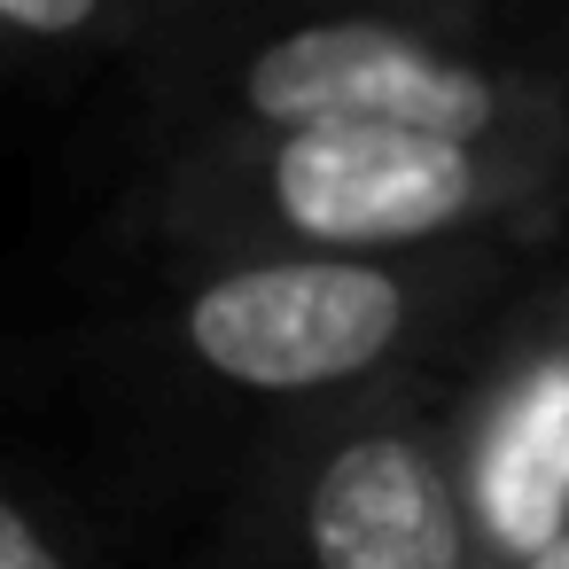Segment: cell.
I'll return each mask as SVG.
<instances>
[{
    "label": "cell",
    "instance_id": "obj_7",
    "mask_svg": "<svg viewBox=\"0 0 569 569\" xmlns=\"http://www.w3.org/2000/svg\"><path fill=\"white\" fill-rule=\"evenodd\" d=\"M0 569H102L79 522L0 460Z\"/></svg>",
    "mask_w": 569,
    "mask_h": 569
},
{
    "label": "cell",
    "instance_id": "obj_2",
    "mask_svg": "<svg viewBox=\"0 0 569 569\" xmlns=\"http://www.w3.org/2000/svg\"><path fill=\"white\" fill-rule=\"evenodd\" d=\"M538 250L546 242L421 258H157L126 359L164 406L234 421L250 452L305 413L460 367Z\"/></svg>",
    "mask_w": 569,
    "mask_h": 569
},
{
    "label": "cell",
    "instance_id": "obj_1",
    "mask_svg": "<svg viewBox=\"0 0 569 569\" xmlns=\"http://www.w3.org/2000/svg\"><path fill=\"white\" fill-rule=\"evenodd\" d=\"M133 71L157 149L382 126L569 157V17L546 0H180Z\"/></svg>",
    "mask_w": 569,
    "mask_h": 569
},
{
    "label": "cell",
    "instance_id": "obj_4",
    "mask_svg": "<svg viewBox=\"0 0 569 569\" xmlns=\"http://www.w3.org/2000/svg\"><path fill=\"white\" fill-rule=\"evenodd\" d=\"M203 569H483L452 367L305 413L234 452Z\"/></svg>",
    "mask_w": 569,
    "mask_h": 569
},
{
    "label": "cell",
    "instance_id": "obj_9",
    "mask_svg": "<svg viewBox=\"0 0 569 569\" xmlns=\"http://www.w3.org/2000/svg\"><path fill=\"white\" fill-rule=\"evenodd\" d=\"M546 9H553V17H569V0H546Z\"/></svg>",
    "mask_w": 569,
    "mask_h": 569
},
{
    "label": "cell",
    "instance_id": "obj_3",
    "mask_svg": "<svg viewBox=\"0 0 569 569\" xmlns=\"http://www.w3.org/2000/svg\"><path fill=\"white\" fill-rule=\"evenodd\" d=\"M569 157L382 126L219 133L157 149L133 196L149 258H421L561 242Z\"/></svg>",
    "mask_w": 569,
    "mask_h": 569
},
{
    "label": "cell",
    "instance_id": "obj_5",
    "mask_svg": "<svg viewBox=\"0 0 569 569\" xmlns=\"http://www.w3.org/2000/svg\"><path fill=\"white\" fill-rule=\"evenodd\" d=\"M452 437L483 569H522L569 530V234L522 266L452 367Z\"/></svg>",
    "mask_w": 569,
    "mask_h": 569
},
{
    "label": "cell",
    "instance_id": "obj_6",
    "mask_svg": "<svg viewBox=\"0 0 569 569\" xmlns=\"http://www.w3.org/2000/svg\"><path fill=\"white\" fill-rule=\"evenodd\" d=\"M180 0H0V79L133 63Z\"/></svg>",
    "mask_w": 569,
    "mask_h": 569
},
{
    "label": "cell",
    "instance_id": "obj_8",
    "mask_svg": "<svg viewBox=\"0 0 569 569\" xmlns=\"http://www.w3.org/2000/svg\"><path fill=\"white\" fill-rule=\"evenodd\" d=\"M522 569H569V530H561V538H546V546H538Z\"/></svg>",
    "mask_w": 569,
    "mask_h": 569
}]
</instances>
